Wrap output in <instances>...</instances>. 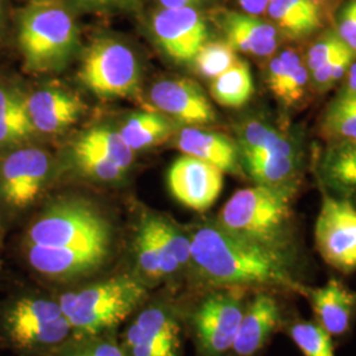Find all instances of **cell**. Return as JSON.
Listing matches in <instances>:
<instances>
[{"label":"cell","instance_id":"cell-1","mask_svg":"<svg viewBox=\"0 0 356 356\" xmlns=\"http://www.w3.org/2000/svg\"><path fill=\"white\" fill-rule=\"evenodd\" d=\"M191 275L210 289L238 288L305 296L294 254L245 241L220 225L204 222L189 231Z\"/></svg>","mask_w":356,"mask_h":356},{"label":"cell","instance_id":"cell-2","mask_svg":"<svg viewBox=\"0 0 356 356\" xmlns=\"http://www.w3.org/2000/svg\"><path fill=\"white\" fill-rule=\"evenodd\" d=\"M297 185H254L232 194L216 223L245 241L294 254L293 198Z\"/></svg>","mask_w":356,"mask_h":356},{"label":"cell","instance_id":"cell-3","mask_svg":"<svg viewBox=\"0 0 356 356\" xmlns=\"http://www.w3.org/2000/svg\"><path fill=\"white\" fill-rule=\"evenodd\" d=\"M73 337L57 298L23 291L0 304V343L19 355H54Z\"/></svg>","mask_w":356,"mask_h":356},{"label":"cell","instance_id":"cell-4","mask_svg":"<svg viewBox=\"0 0 356 356\" xmlns=\"http://www.w3.org/2000/svg\"><path fill=\"white\" fill-rule=\"evenodd\" d=\"M148 285L138 276L120 275L70 289L58 302L74 338L104 335L147 300Z\"/></svg>","mask_w":356,"mask_h":356},{"label":"cell","instance_id":"cell-5","mask_svg":"<svg viewBox=\"0 0 356 356\" xmlns=\"http://www.w3.org/2000/svg\"><path fill=\"white\" fill-rule=\"evenodd\" d=\"M78 42L76 20L58 1H29L17 13V44L28 72L44 74L64 69Z\"/></svg>","mask_w":356,"mask_h":356},{"label":"cell","instance_id":"cell-6","mask_svg":"<svg viewBox=\"0 0 356 356\" xmlns=\"http://www.w3.org/2000/svg\"><path fill=\"white\" fill-rule=\"evenodd\" d=\"M89 243H113L108 220L92 204L64 200L51 204L29 225L23 245L70 247Z\"/></svg>","mask_w":356,"mask_h":356},{"label":"cell","instance_id":"cell-7","mask_svg":"<svg viewBox=\"0 0 356 356\" xmlns=\"http://www.w3.org/2000/svg\"><path fill=\"white\" fill-rule=\"evenodd\" d=\"M245 289L214 288L191 313V329L198 356H229L244 309Z\"/></svg>","mask_w":356,"mask_h":356},{"label":"cell","instance_id":"cell-8","mask_svg":"<svg viewBox=\"0 0 356 356\" xmlns=\"http://www.w3.org/2000/svg\"><path fill=\"white\" fill-rule=\"evenodd\" d=\"M78 78L98 97H129L139 88V65L122 41L98 38L85 53Z\"/></svg>","mask_w":356,"mask_h":356},{"label":"cell","instance_id":"cell-9","mask_svg":"<svg viewBox=\"0 0 356 356\" xmlns=\"http://www.w3.org/2000/svg\"><path fill=\"white\" fill-rule=\"evenodd\" d=\"M323 261L344 275L356 270V207L347 198L325 194L314 227Z\"/></svg>","mask_w":356,"mask_h":356},{"label":"cell","instance_id":"cell-10","mask_svg":"<svg viewBox=\"0 0 356 356\" xmlns=\"http://www.w3.org/2000/svg\"><path fill=\"white\" fill-rule=\"evenodd\" d=\"M51 173V157L40 148H19L0 163V201L13 213L35 204Z\"/></svg>","mask_w":356,"mask_h":356},{"label":"cell","instance_id":"cell-11","mask_svg":"<svg viewBox=\"0 0 356 356\" xmlns=\"http://www.w3.org/2000/svg\"><path fill=\"white\" fill-rule=\"evenodd\" d=\"M113 243H89L70 247L23 245L26 266L51 281H72L89 276L102 267Z\"/></svg>","mask_w":356,"mask_h":356},{"label":"cell","instance_id":"cell-12","mask_svg":"<svg viewBox=\"0 0 356 356\" xmlns=\"http://www.w3.org/2000/svg\"><path fill=\"white\" fill-rule=\"evenodd\" d=\"M151 29L159 45L177 63L193 61L209 38L202 15L191 7H160L151 16Z\"/></svg>","mask_w":356,"mask_h":356},{"label":"cell","instance_id":"cell-13","mask_svg":"<svg viewBox=\"0 0 356 356\" xmlns=\"http://www.w3.org/2000/svg\"><path fill=\"white\" fill-rule=\"evenodd\" d=\"M168 186L178 202L194 211H206L223 189V172L216 165L184 154L168 172Z\"/></svg>","mask_w":356,"mask_h":356},{"label":"cell","instance_id":"cell-14","mask_svg":"<svg viewBox=\"0 0 356 356\" xmlns=\"http://www.w3.org/2000/svg\"><path fill=\"white\" fill-rule=\"evenodd\" d=\"M285 313L277 293L257 291L247 300L229 356H257L272 337L285 327Z\"/></svg>","mask_w":356,"mask_h":356},{"label":"cell","instance_id":"cell-15","mask_svg":"<svg viewBox=\"0 0 356 356\" xmlns=\"http://www.w3.org/2000/svg\"><path fill=\"white\" fill-rule=\"evenodd\" d=\"M151 102L173 120L188 127L214 123L216 110L202 89L189 79H166L149 91Z\"/></svg>","mask_w":356,"mask_h":356},{"label":"cell","instance_id":"cell-16","mask_svg":"<svg viewBox=\"0 0 356 356\" xmlns=\"http://www.w3.org/2000/svg\"><path fill=\"white\" fill-rule=\"evenodd\" d=\"M312 307L314 322L331 338H342L354 326L356 319V292L335 277L323 286H307L305 296Z\"/></svg>","mask_w":356,"mask_h":356},{"label":"cell","instance_id":"cell-17","mask_svg":"<svg viewBox=\"0 0 356 356\" xmlns=\"http://www.w3.org/2000/svg\"><path fill=\"white\" fill-rule=\"evenodd\" d=\"M219 26L226 42L235 51L268 57L277 49L279 32L276 26L259 16L225 11L219 15Z\"/></svg>","mask_w":356,"mask_h":356},{"label":"cell","instance_id":"cell-18","mask_svg":"<svg viewBox=\"0 0 356 356\" xmlns=\"http://www.w3.org/2000/svg\"><path fill=\"white\" fill-rule=\"evenodd\" d=\"M140 223L149 232L160 254L164 280L191 275V241L189 231L178 227L164 216L148 214Z\"/></svg>","mask_w":356,"mask_h":356},{"label":"cell","instance_id":"cell-19","mask_svg":"<svg viewBox=\"0 0 356 356\" xmlns=\"http://www.w3.org/2000/svg\"><path fill=\"white\" fill-rule=\"evenodd\" d=\"M26 111L36 131L57 134L76 123L85 111V104L72 92L47 88L26 98Z\"/></svg>","mask_w":356,"mask_h":356},{"label":"cell","instance_id":"cell-20","mask_svg":"<svg viewBox=\"0 0 356 356\" xmlns=\"http://www.w3.org/2000/svg\"><path fill=\"white\" fill-rule=\"evenodd\" d=\"M124 335L154 342L168 356H181V322L176 309L164 301L140 310Z\"/></svg>","mask_w":356,"mask_h":356},{"label":"cell","instance_id":"cell-21","mask_svg":"<svg viewBox=\"0 0 356 356\" xmlns=\"http://www.w3.org/2000/svg\"><path fill=\"white\" fill-rule=\"evenodd\" d=\"M177 147L184 154L210 163L223 173L235 172L238 168L239 149L222 134L201 127H185L178 135Z\"/></svg>","mask_w":356,"mask_h":356},{"label":"cell","instance_id":"cell-22","mask_svg":"<svg viewBox=\"0 0 356 356\" xmlns=\"http://www.w3.org/2000/svg\"><path fill=\"white\" fill-rule=\"evenodd\" d=\"M310 73L302 57L293 49L275 56L267 67V85L272 94L286 106L304 99Z\"/></svg>","mask_w":356,"mask_h":356},{"label":"cell","instance_id":"cell-23","mask_svg":"<svg viewBox=\"0 0 356 356\" xmlns=\"http://www.w3.org/2000/svg\"><path fill=\"white\" fill-rule=\"evenodd\" d=\"M267 15L284 36L307 38L322 26L321 8L312 0H269Z\"/></svg>","mask_w":356,"mask_h":356},{"label":"cell","instance_id":"cell-24","mask_svg":"<svg viewBox=\"0 0 356 356\" xmlns=\"http://www.w3.org/2000/svg\"><path fill=\"white\" fill-rule=\"evenodd\" d=\"M319 176L342 198L356 197V141L331 143L321 160Z\"/></svg>","mask_w":356,"mask_h":356},{"label":"cell","instance_id":"cell-25","mask_svg":"<svg viewBox=\"0 0 356 356\" xmlns=\"http://www.w3.org/2000/svg\"><path fill=\"white\" fill-rule=\"evenodd\" d=\"M239 151L244 163L268 154H297L298 148L293 139L260 120H251L239 132Z\"/></svg>","mask_w":356,"mask_h":356},{"label":"cell","instance_id":"cell-26","mask_svg":"<svg viewBox=\"0 0 356 356\" xmlns=\"http://www.w3.org/2000/svg\"><path fill=\"white\" fill-rule=\"evenodd\" d=\"M254 79L245 61L238 60L225 73L211 81V97L225 107H242L254 94Z\"/></svg>","mask_w":356,"mask_h":356},{"label":"cell","instance_id":"cell-27","mask_svg":"<svg viewBox=\"0 0 356 356\" xmlns=\"http://www.w3.org/2000/svg\"><path fill=\"white\" fill-rule=\"evenodd\" d=\"M248 175L257 185L288 186L297 185L301 157L297 154H268L245 163Z\"/></svg>","mask_w":356,"mask_h":356},{"label":"cell","instance_id":"cell-28","mask_svg":"<svg viewBox=\"0 0 356 356\" xmlns=\"http://www.w3.org/2000/svg\"><path fill=\"white\" fill-rule=\"evenodd\" d=\"M119 132L135 152L166 140L173 132V126L169 119L160 115L138 114L131 116Z\"/></svg>","mask_w":356,"mask_h":356},{"label":"cell","instance_id":"cell-29","mask_svg":"<svg viewBox=\"0 0 356 356\" xmlns=\"http://www.w3.org/2000/svg\"><path fill=\"white\" fill-rule=\"evenodd\" d=\"M322 135L331 143L356 141V95L342 92L329 104L322 120Z\"/></svg>","mask_w":356,"mask_h":356},{"label":"cell","instance_id":"cell-30","mask_svg":"<svg viewBox=\"0 0 356 356\" xmlns=\"http://www.w3.org/2000/svg\"><path fill=\"white\" fill-rule=\"evenodd\" d=\"M76 144L102 154L124 172L134 161L135 152L128 147L120 132L111 128H91L76 141Z\"/></svg>","mask_w":356,"mask_h":356},{"label":"cell","instance_id":"cell-31","mask_svg":"<svg viewBox=\"0 0 356 356\" xmlns=\"http://www.w3.org/2000/svg\"><path fill=\"white\" fill-rule=\"evenodd\" d=\"M293 343L304 356H335V346L326 331L314 321L294 319L285 323Z\"/></svg>","mask_w":356,"mask_h":356},{"label":"cell","instance_id":"cell-32","mask_svg":"<svg viewBox=\"0 0 356 356\" xmlns=\"http://www.w3.org/2000/svg\"><path fill=\"white\" fill-rule=\"evenodd\" d=\"M134 248H135V263L138 269L136 276L141 281H144L147 285L164 281L160 254L157 252V248L154 245L149 232L141 223H139L138 232L135 236Z\"/></svg>","mask_w":356,"mask_h":356},{"label":"cell","instance_id":"cell-33","mask_svg":"<svg viewBox=\"0 0 356 356\" xmlns=\"http://www.w3.org/2000/svg\"><path fill=\"white\" fill-rule=\"evenodd\" d=\"M236 61V51L226 41H207L193 60L197 72L211 81L225 73Z\"/></svg>","mask_w":356,"mask_h":356},{"label":"cell","instance_id":"cell-34","mask_svg":"<svg viewBox=\"0 0 356 356\" xmlns=\"http://www.w3.org/2000/svg\"><path fill=\"white\" fill-rule=\"evenodd\" d=\"M73 156L78 169L88 177L111 182L120 179L124 175V170L111 160L86 147L74 144Z\"/></svg>","mask_w":356,"mask_h":356},{"label":"cell","instance_id":"cell-35","mask_svg":"<svg viewBox=\"0 0 356 356\" xmlns=\"http://www.w3.org/2000/svg\"><path fill=\"white\" fill-rule=\"evenodd\" d=\"M354 57L355 53L343 44L326 64L310 74V79L321 91L330 89L346 76L350 66L354 63Z\"/></svg>","mask_w":356,"mask_h":356},{"label":"cell","instance_id":"cell-36","mask_svg":"<svg viewBox=\"0 0 356 356\" xmlns=\"http://www.w3.org/2000/svg\"><path fill=\"white\" fill-rule=\"evenodd\" d=\"M344 42L335 32H327L325 36L318 38L307 51L306 66L309 73L318 70L326 64L331 57L341 49Z\"/></svg>","mask_w":356,"mask_h":356},{"label":"cell","instance_id":"cell-37","mask_svg":"<svg viewBox=\"0 0 356 356\" xmlns=\"http://www.w3.org/2000/svg\"><path fill=\"white\" fill-rule=\"evenodd\" d=\"M337 35L356 56V0L344 4L338 17Z\"/></svg>","mask_w":356,"mask_h":356},{"label":"cell","instance_id":"cell-38","mask_svg":"<svg viewBox=\"0 0 356 356\" xmlns=\"http://www.w3.org/2000/svg\"><path fill=\"white\" fill-rule=\"evenodd\" d=\"M76 339H79L88 356H126L122 344L118 343L108 334Z\"/></svg>","mask_w":356,"mask_h":356},{"label":"cell","instance_id":"cell-39","mask_svg":"<svg viewBox=\"0 0 356 356\" xmlns=\"http://www.w3.org/2000/svg\"><path fill=\"white\" fill-rule=\"evenodd\" d=\"M26 113V97L19 90L0 85V123Z\"/></svg>","mask_w":356,"mask_h":356},{"label":"cell","instance_id":"cell-40","mask_svg":"<svg viewBox=\"0 0 356 356\" xmlns=\"http://www.w3.org/2000/svg\"><path fill=\"white\" fill-rule=\"evenodd\" d=\"M76 7L89 11H111L134 8L139 0H70Z\"/></svg>","mask_w":356,"mask_h":356},{"label":"cell","instance_id":"cell-41","mask_svg":"<svg viewBox=\"0 0 356 356\" xmlns=\"http://www.w3.org/2000/svg\"><path fill=\"white\" fill-rule=\"evenodd\" d=\"M268 1L269 0H238L243 13L259 17L267 13Z\"/></svg>","mask_w":356,"mask_h":356},{"label":"cell","instance_id":"cell-42","mask_svg":"<svg viewBox=\"0 0 356 356\" xmlns=\"http://www.w3.org/2000/svg\"><path fill=\"white\" fill-rule=\"evenodd\" d=\"M54 355L88 356V354H86V351L83 350V347H82V344L79 342V339H76V341H72V339H70L67 343H65L63 347H60Z\"/></svg>","mask_w":356,"mask_h":356},{"label":"cell","instance_id":"cell-43","mask_svg":"<svg viewBox=\"0 0 356 356\" xmlns=\"http://www.w3.org/2000/svg\"><path fill=\"white\" fill-rule=\"evenodd\" d=\"M161 7L165 8H179V7H191L197 8L207 0H157Z\"/></svg>","mask_w":356,"mask_h":356},{"label":"cell","instance_id":"cell-44","mask_svg":"<svg viewBox=\"0 0 356 356\" xmlns=\"http://www.w3.org/2000/svg\"><path fill=\"white\" fill-rule=\"evenodd\" d=\"M346 76L347 78H346V88L343 92L356 95V63L351 64Z\"/></svg>","mask_w":356,"mask_h":356},{"label":"cell","instance_id":"cell-45","mask_svg":"<svg viewBox=\"0 0 356 356\" xmlns=\"http://www.w3.org/2000/svg\"><path fill=\"white\" fill-rule=\"evenodd\" d=\"M7 28V6L6 0H0V38Z\"/></svg>","mask_w":356,"mask_h":356},{"label":"cell","instance_id":"cell-46","mask_svg":"<svg viewBox=\"0 0 356 356\" xmlns=\"http://www.w3.org/2000/svg\"><path fill=\"white\" fill-rule=\"evenodd\" d=\"M312 1H313L316 6H318L319 8H321L322 6H325V3H326L327 0H312Z\"/></svg>","mask_w":356,"mask_h":356},{"label":"cell","instance_id":"cell-47","mask_svg":"<svg viewBox=\"0 0 356 356\" xmlns=\"http://www.w3.org/2000/svg\"><path fill=\"white\" fill-rule=\"evenodd\" d=\"M29 1H58V0H29Z\"/></svg>","mask_w":356,"mask_h":356}]
</instances>
